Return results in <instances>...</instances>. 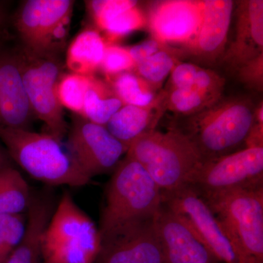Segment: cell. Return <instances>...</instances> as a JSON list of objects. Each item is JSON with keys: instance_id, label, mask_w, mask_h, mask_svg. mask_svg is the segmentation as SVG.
Segmentation results:
<instances>
[{"instance_id": "f546056e", "label": "cell", "mask_w": 263, "mask_h": 263, "mask_svg": "<svg viewBox=\"0 0 263 263\" xmlns=\"http://www.w3.org/2000/svg\"><path fill=\"white\" fill-rule=\"evenodd\" d=\"M134 67L135 63L128 48L113 43L107 44L100 70L103 71L108 79L122 72L132 71Z\"/></svg>"}, {"instance_id": "7c38bea8", "label": "cell", "mask_w": 263, "mask_h": 263, "mask_svg": "<svg viewBox=\"0 0 263 263\" xmlns=\"http://www.w3.org/2000/svg\"><path fill=\"white\" fill-rule=\"evenodd\" d=\"M154 219L126 227L102 238L95 263H163Z\"/></svg>"}, {"instance_id": "d6a6232c", "label": "cell", "mask_w": 263, "mask_h": 263, "mask_svg": "<svg viewBox=\"0 0 263 263\" xmlns=\"http://www.w3.org/2000/svg\"><path fill=\"white\" fill-rule=\"evenodd\" d=\"M226 79L215 71L200 67L195 76L194 87L204 92L222 96Z\"/></svg>"}, {"instance_id": "f1b7e54d", "label": "cell", "mask_w": 263, "mask_h": 263, "mask_svg": "<svg viewBox=\"0 0 263 263\" xmlns=\"http://www.w3.org/2000/svg\"><path fill=\"white\" fill-rule=\"evenodd\" d=\"M85 3L98 29L116 15L138 5L133 0H92Z\"/></svg>"}, {"instance_id": "3957f363", "label": "cell", "mask_w": 263, "mask_h": 263, "mask_svg": "<svg viewBox=\"0 0 263 263\" xmlns=\"http://www.w3.org/2000/svg\"><path fill=\"white\" fill-rule=\"evenodd\" d=\"M0 141L12 161L37 181L70 187H81L91 181L62 141L46 132L0 127Z\"/></svg>"}, {"instance_id": "4fadbf2b", "label": "cell", "mask_w": 263, "mask_h": 263, "mask_svg": "<svg viewBox=\"0 0 263 263\" xmlns=\"http://www.w3.org/2000/svg\"><path fill=\"white\" fill-rule=\"evenodd\" d=\"M201 22L196 34L181 51L197 61L214 65L227 49L228 33L234 9L230 0H202Z\"/></svg>"}, {"instance_id": "ba28073f", "label": "cell", "mask_w": 263, "mask_h": 263, "mask_svg": "<svg viewBox=\"0 0 263 263\" xmlns=\"http://www.w3.org/2000/svg\"><path fill=\"white\" fill-rule=\"evenodd\" d=\"M75 1L27 0L21 4L13 24L22 46L41 57H60L65 50Z\"/></svg>"}, {"instance_id": "8fae6325", "label": "cell", "mask_w": 263, "mask_h": 263, "mask_svg": "<svg viewBox=\"0 0 263 263\" xmlns=\"http://www.w3.org/2000/svg\"><path fill=\"white\" fill-rule=\"evenodd\" d=\"M67 149L90 179L114 171L128 148L110 134L105 126L76 114L68 128Z\"/></svg>"}, {"instance_id": "ffe728a7", "label": "cell", "mask_w": 263, "mask_h": 263, "mask_svg": "<svg viewBox=\"0 0 263 263\" xmlns=\"http://www.w3.org/2000/svg\"><path fill=\"white\" fill-rule=\"evenodd\" d=\"M124 105L110 84L92 76L85 95L81 117L105 126L110 118Z\"/></svg>"}, {"instance_id": "44dd1931", "label": "cell", "mask_w": 263, "mask_h": 263, "mask_svg": "<svg viewBox=\"0 0 263 263\" xmlns=\"http://www.w3.org/2000/svg\"><path fill=\"white\" fill-rule=\"evenodd\" d=\"M32 201L28 183L13 166L0 170V215L23 214Z\"/></svg>"}, {"instance_id": "2e32d148", "label": "cell", "mask_w": 263, "mask_h": 263, "mask_svg": "<svg viewBox=\"0 0 263 263\" xmlns=\"http://www.w3.org/2000/svg\"><path fill=\"white\" fill-rule=\"evenodd\" d=\"M34 117L15 52L0 48V127L29 130Z\"/></svg>"}, {"instance_id": "d4e9b609", "label": "cell", "mask_w": 263, "mask_h": 263, "mask_svg": "<svg viewBox=\"0 0 263 263\" xmlns=\"http://www.w3.org/2000/svg\"><path fill=\"white\" fill-rule=\"evenodd\" d=\"M178 62L176 57L164 48L135 65L133 70L154 90L160 87Z\"/></svg>"}, {"instance_id": "8992f818", "label": "cell", "mask_w": 263, "mask_h": 263, "mask_svg": "<svg viewBox=\"0 0 263 263\" xmlns=\"http://www.w3.org/2000/svg\"><path fill=\"white\" fill-rule=\"evenodd\" d=\"M200 196L249 262L263 263V186Z\"/></svg>"}, {"instance_id": "7a4b0ae2", "label": "cell", "mask_w": 263, "mask_h": 263, "mask_svg": "<svg viewBox=\"0 0 263 263\" xmlns=\"http://www.w3.org/2000/svg\"><path fill=\"white\" fill-rule=\"evenodd\" d=\"M163 203L160 188L137 161L126 156L114 170L100 216V239L155 218Z\"/></svg>"}, {"instance_id": "6da1fadb", "label": "cell", "mask_w": 263, "mask_h": 263, "mask_svg": "<svg viewBox=\"0 0 263 263\" xmlns=\"http://www.w3.org/2000/svg\"><path fill=\"white\" fill-rule=\"evenodd\" d=\"M257 106L245 97L221 98L209 108L183 118L176 127L195 145L204 162L217 160L245 146Z\"/></svg>"}, {"instance_id": "cb8c5ba5", "label": "cell", "mask_w": 263, "mask_h": 263, "mask_svg": "<svg viewBox=\"0 0 263 263\" xmlns=\"http://www.w3.org/2000/svg\"><path fill=\"white\" fill-rule=\"evenodd\" d=\"M114 92L124 105L146 107L153 103L157 95L153 89L132 71L108 78Z\"/></svg>"}, {"instance_id": "30bf717a", "label": "cell", "mask_w": 263, "mask_h": 263, "mask_svg": "<svg viewBox=\"0 0 263 263\" xmlns=\"http://www.w3.org/2000/svg\"><path fill=\"white\" fill-rule=\"evenodd\" d=\"M188 186L200 195L263 186V147L242 148L205 162Z\"/></svg>"}, {"instance_id": "4dcf8cb0", "label": "cell", "mask_w": 263, "mask_h": 263, "mask_svg": "<svg viewBox=\"0 0 263 263\" xmlns=\"http://www.w3.org/2000/svg\"><path fill=\"white\" fill-rule=\"evenodd\" d=\"M200 66L190 62H178L170 74L166 90L190 89L194 86L195 76Z\"/></svg>"}, {"instance_id": "4316f807", "label": "cell", "mask_w": 263, "mask_h": 263, "mask_svg": "<svg viewBox=\"0 0 263 263\" xmlns=\"http://www.w3.org/2000/svg\"><path fill=\"white\" fill-rule=\"evenodd\" d=\"M147 27L146 15L138 5L114 16L103 24L99 30L105 33V41L113 43L121 38Z\"/></svg>"}, {"instance_id": "e575fe53", "label": "cell", "mask_w": 263, "mask_h": 263, "mask_svg": "<svg viewBox=\"0 0 263 263\" xmlns=\"http://www.w3.org/2000/svg\"><path fill=\"white\" fill-rule=\"evenodd\" d=\"M10 33L8 29V17L5 3L0 2V48L2 43L8 41Z\"/></svg>"}, {"instance_id": "83f0119b", "label": "cell", "mask_w": 263, "mask_h": 263, "mask_svg": "<svg viewBox=\"0 0 263 263\" xmlns=\"http://www.w3.org/2000/svg\"><path fill=\"white\" fill-rule=\"evenodd\" d=\"M27 219L23 214L0 215V263H5L23 238Z\"/></svg>"}, {"instance_id": "7402d4cb", "label": "cell", "mask_w": 263, "mask_h": 263, "mask_svg": "<svg viewBox=\"0 0 263 263\" xmlns=\"http://www.w3.org/2000/svg\"><path fill=\"white\" fill-rule=\"evenodd\" d=\"M164 106L179 117L195 115L222 98L221 95L209 94L193 87L186 89L164 90Z\"/></svg>"}, {"instance_id": "e0dca14e", "label": "cell", "mask_w": 263, "mask_h": 263, "mask_svg": "<svg viewBox=\"0 0 263 263\" xmlns=\"http://www.w3.org/2000/svg\"><path fill=\"white\" fill-rule=\"evenodd\" d=\"M239 3L235 38L220 61L233 72L263 54V1Z\"/></svg>"}, {"instance_id": "484cf974", "label": "cell", "mask_w": 263, "mask_h": 263, "mask_svg": "<svg viewBox=\"0 0 263 263\" xmlns=\"http://www.w3.org/2000/svg\"><path fill=\"white\" fill-rule=\"evenodd\" d=\"M91 77L73 72L63 74L58 85L59 100L63 108L81 115Z\"/></svg>"}, {"instance_id": "9a60e30c", "label": "cell", "mask_w": 263, "mask_h": 263, "mask_svg": "<svg viewBox=\"0 0 263 263\" xmlns=\"http://www.w3.org/2000/svg\"><path fill=\"white\" fill-rule=\"evenodd\" d=\"M202 12V1L167 0L156 3L146 15L153 38L162 44L185 46L196 34Z\"/></svg>"}, {"instance_id": "d6986e66", "label": "cell", "mask_w": 263, "mask_h": 263, "mask_svg": "<svg viewBox=\"0 0 263 263\" xmlns=\"http://www.w3.org/2000/svg\"><path fill=\"white\" fill-rule=\"evenodd\" d=\"M107 44L98 29H84L72 40L67 48L66 66L73 73L94 76L100 70Z\"/></svg>"}, {"instance_id": "d590c367", "label": "cell", "mask_w": 263, "mask_h": 263, "mask_svg": "<svg viewBox=\"0 0 263 263\" xmlns=\"http://www.w3.org/2000/svg\"><path fill=\"white\" fill-rule=\"evenodd\" d=\"M12 162L13 161L8 155L6 148H5L4 145L0 141V170L13 166Z\"/></svg>"}, {"instance_id": "9c48e42d", "label": "cell", "mask_w": 263, "mask_h": 263, "mask_svg": "<svg viewBox=\"0 0 263 263\" xmlns=\"http://www.w3.org/2000/svg\"><path fill=\"white\" fill-rule=\"evenodd\" d=\"M163 202L195 232L204 245L224 263H250L230 239L210 208L190 186L162 193Z\"/></svg>"}, {"instance_id": "836d02e7", "label": "cell", "mask_w": 263, "mask_h": 263, "mask_svg": "<svg viewBox=\"0 0 263 263\" xmlns=\"http://www.w3.org/2000/svg\"><path fill=\"white\" fill-rule=\"evenodd\" d=\"M164 48H165L164 45L159 42L155 38H152L136 46L128 48V49L135 65H136Z\"/></svg>"}, {"instance_id": "5b68a950", "label": "cell", "mask_w": 263, "mask_h": 263, "mask_svg": "<svg viewBox=\"0 0 263 263\" xmlns=\"http://www.w3.org/2000/svg\"><path fill=\"white\" fill-rule=\"evenodd\" d=\"M100 245L94 221L64 193L43 233L44 263H95Z\"/></svg>"}, {"instance_id": "5bb4252c", "label": "cell", "mask_w": 263, "mask_h": 263, "mask_svg": "<svg viewBox=\"0 0 263 263\" xmlns=\"http://www.w3.org/2000/svg\"><path fill=\"white\" fill-rule=\"evenodd\" d=\"M154 222L162 249L163 263L220 262L193 229L164 202Z\"/></svg>"}, {"instance_id": "52a82bcc", "label": "cell", "mask_w": 263, "mask_h": 263, "mask_svg": "<svg viewBox=\"0 0 263 263\" xmlns=\"http://www.w3.org/2000/svg\"><path fill=\"white\" fill-rule=\"evenodd\" d=\"M22 81L34 117L42 121L46 133L62 141L68 132L58 97V85L63 76L60 57H41L19 46L14 50Z\"/></svg>"}, {"instance_id": "ac0fdd59", "label": "cell", "mask_w": 263, "mask_h": 263, "mask_svg": "<svg viewBox=\"0 0 263 263\" xmlns=\"http://www.w3.org/2000/svg\"><path fill=\"white\" fill-rule=\"evenodd\" d=\"M163 91L146 107L124 105L107 123L110 134L127 148L142 135L155 130L165 112Z\"/></svg>"}, {"instance_id": "277c9868", "label": "cell", "mask_w": 263, "mask_h": 263, "mask_svg": "<svg viewBox=\"0 0 263 263\" xmlns=\"http://www.w3.org/2000/svg\"><path fill=\"white\" fill-rule=\"evenodd\" d=\"M126 156L143 166L162 193L187 186L205 163L187 136L174 127L142 135L133 142Z\"/></svg>"}, {"instance_id": "603a6c76", "label": "cell", "mask_w": 263, "mask_h": 263, "mask_svg": "<svg viewBox=\"0 0 263 263\" xmlns=\"http://www.w3.org/2000/svg\"><path fill=\"white\" fill-rule=\"evenodd\" d=\"M46 226L47 221L43 216H29L23 238L5 263H41V241Z\"/></svg>"}, {"instance_id": "1f68e13d", "label": "cell", "mask_w": 263, "mask_h": 263, "mask_svg": "<svg viewBox=\"0 0 263 263\" xmlns=\"http://www.w3.org/2000/svg\"><path fill=\"white\" fill-rule=\"evenodd\" d=\"M239 80L250 89L262 91L263 88V54L247 62L236 71Z\"/></svg>"}]
</instances>
